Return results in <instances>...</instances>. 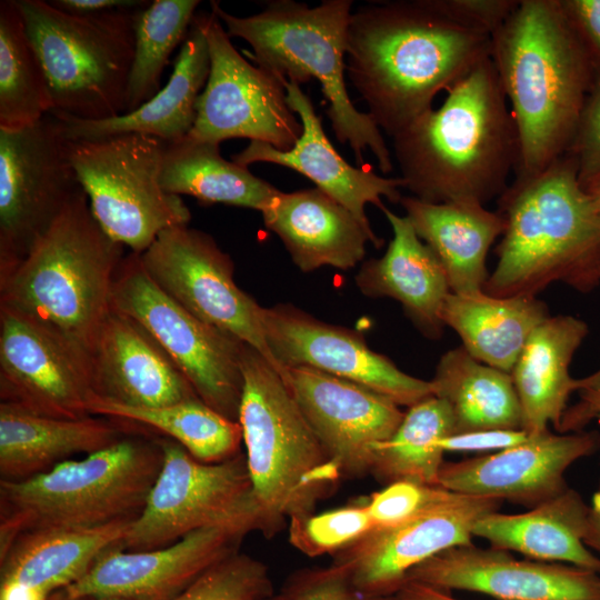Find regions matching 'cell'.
<instances>
[{
	"label": "cell",
	"instance_id": "obj_1",
	"mask_svg": "<svg viewBox=\"0 0 600 600\" xmlns=\"http://www.w3.org/2000/svg\"><path fill=\"white\" fill-rule=\"evenodd\" d=\"M491 57V37L464 28L431 0L382 1L351 13L346 72L391 139Z\"/></svg>",
	"mask_w": 600,
	"mask_h": 600
},
{
	"label": "cell",
	"instance_id": "obj_2",
	"mask_svg": "<svg viewBox=\"0 0 600 600\" xmlns=\"http://www.w3.org/2000/svg\"><path fill=\"white\" fill-rule=\"evenodd\" d=\"M491 60L517 129L516 177L534 176L568 152L597 63L560 0H519Z\"/></svg>",
	"mask_w": 600,
	"mask_h": 600
},
{
	"label": "cell",
	"instance_id": "obj_3",
	"mask_svg": "<svg viewBox=\"0 0 600 600\" xmlns=\"http://www.w3.org/2000/svg\"><path fill=\"white\" fill-rule=\"evenodd\" d=\"M403 188L431 203L486 204L508 188L518 134L491 57L392 138Z\"/></svg>",
	"mask_w": 600,
	"mask_h": 600
},
{
	"label": "cell",
	"instance_id": "obj_4",
	"mask_svg": "<svg viewBox=\"0 0 600 600\" xmlns=\"http://www.w3.org/2000/svg\"><path fill=\"white\" fill-rule=\"evenodd\" d=\"M498 211L504 230L487 294L536 297L554 282L588 292L600 284V214L571 154L534 176L516 177Z\"/></svg>",
	"mask_w": 600,
	"mask_h": 600
},
{
	"label": "cell",
	"instance_id": "obj_5",
	"mask_svg": "<svg viewBox=\"0 0 600 600\" xmlns=\"http://www.w3.org/2000/svg\"><path fill=\"white\" fill-rule=\"evenodd\" d=\"M123 258V246L101 229L82 189L26 257L0 274V306L53 330L88 361Z\"/></svg>",
	"mask_w": 600,
	"mask_h": 600
},
{
	"label": "cell",
	"instance_id": "obj_6",
	"mask_svg": "<svg viewBox=\"0 0 600 600\" xmlns=\"http://www.w3.org/2000/svg\"><path fill=\"white\" fill-rule=\"evenodd\" d=\"M210 8L229 37L250 44L252 51L244 50L243 54L256 66L299 86L312 78L319 81L329 102L327 116L332 131L340 143H349L358 164H363V153L369 149L383 174L393 170L381 130L368 112L354 107L344 80L351 0H323L316 7L273 0L249 17L233 16L217 1H211Z\"/></svg>",
	"mask_w": 600,
	"mask_h": 600
},
{
	"label": "cell",
	"instance_id": "obj_7",
	"mask_svg": "<svg viewBox=\"0 0 600 600\" xmlns=\"http://www.w3.org/2000/svg\"><path fill=\"white\" fill-rule=\"evenodd\" d=\"M238 422L266 537L287 520L314 513L342 476L330 460L274 367L244 344Z\"/></svg>",
	"mask_w": 600,
	"mask_h": 600
},
{
	"label": "cell",
	"instance_id": "obj_8",
	"mask_svg": "<svg viewBox=\"0 0 600 600\" xmlns=\"http://www.w3.org/2000/svg\"><path fill=\"white\" fill-rule=\"evenodd\" d=\"M154 443L121 439L23 480H0V557L22 533L136 519L162 466Z\"/></svg>",
	"mask_w": 600,
	"mask_h": 600
},
{
	"label": "cell",
	"instance_id": "obj_9",
	"mask_svg": "<svg viewBox=\"0 0 600 600\" xmlns=\"http://www.w3.org/2000/svg\"><path fill=\"white\" fill-rule=\"evenodd\" d=\"M16 2L47 78L51 112L93 121L123 114L138 10L78 16L44 0Z\"/></svg>",
	"mask_w": 600,
	"mask_h": 600
},
{
	"label": "cell",
	"instance_id": "obj_10",
	"mask_svg": "<svg viewBox=\"0 0 600 600\" xmlns=\"http://www.w3.org/2000/svg\"><path fill=\"white\" fill-rule=\"evenodd\" d=\"M157 441L162 466L143 509L120 543L122 549H159L208 528L266 536L244 453L207 463L170 438Z\"/></svg>",
	"mask_w": 600,
	"mask_h": 600
},
{
	"label": "cell",
	"instance_id": "obj_11",
	"mask_svg": "<svg viewBox=\"0 0 600 600\" xmlns=\"http://www.w3.org/2000/svg\"><path fill=\"white\" fill-rule=\"evenodd\" d=\"M69 158L101 229L131 252H144L191 212L160 184L163 141L141 133L69 140Z\"/></svg>",
	"mask_w": 600,
	"mask_h": 600
},
{
	"label": "cell",
	"instance_id": "obj_12",
	"mask_svg": "<svg viewBox=\"0 0 600 600\" xmlns=\"http://www.w3.org/2000/svg\"><path fill=\"white\" fill-rule=\"evenodd\" d=\"M110 308L139 322L163 348L209 407L239 419L243 343L199 320L167 293L144 270L140 254L121 261L111 288Z\"/></svg>",
	"mask_w": 600,
	"mask_h": 600
},
{
	"label": "cell",
	"instance_id": "obj_13",
	"mask_svg": "<svg viewBox=\"0 0 600 600\" xmlns=\"http://www.w3.org/2000/svg\"><path fill=\"white\" fill-rule=\"evenodd\" d=\"M68 142L51 112L29 127L0 129V274L26 257L82 190Z\"/></svg>",
	"mask_w": 600,
	"mask_h": 600
},
{
	"label": "cell",
	"instance_id": "obj_14",
	"mask_svg": "<svg viewBox=\"0 0 600 600\" xmlns=\"http://www.w3.org/2000/svg\"><path fill=\"white\" fill-rule=\"evenodd\" d=\"M142 266L171 299L204 323L259 351L281 374L261 323V306L233 280V262L213 238L198 229L177 226L162 231L140 253Z\"/></svg>",
	"mask_w": 600,
	"mask_h": 600
},
{
	"label": "cell",
	"instance_id": "obj_15",
	"mask_svg": "<svg viewBox=\"0 0 600 600\" xmlns=\"http://www.w3.org/2000/svg\"><path fill=\"white\" fill-rule=\"evenodd\" d=\"M203 14L210 72L188 136L216 143L249 139L291 149L302 123L287 102L282 81L240 54L212 11Z\"/></svg>",
	"mask_w": 600,
	"mask_h": 600
},
{
	"label": "cell",
	"instance_id": "obj_16",
	"mask_svg": "<svg viewBox=\"0 0 600 600\" xmlns=\"http://www.w3.org/2000/svg\"><path fill=\"white\" fill-rule=\"evenodd\" d=\"M502 502L444 489L414 514L374 528L337 551L331 562L346 569L363 593L392 597L413 568L449 548L471 543L476 523Z\"/></svg>",
	"mask_w": 600,
	"mask_h": 600
},
{
	"label": "cell",
	"instance_id": "obj_17",
	"mask_svg": "<svg viewBox=\"0 0 600 600\" xmlns=\"http://www.w3.org/2000/svg\"><path fill=\"white\" fill-rule=\"evenodd\" d=\"M261 323L268 348L283 370L313 368L408 408L433 396L430 381L403 372L353 330L323 322L289 303L262 307Z\"/></svg>",
	"mask_w": 600,
	"mask_h": 600
},
{
	"label": "cell",
	"instance_id": "obj_18",
	"mask_svg": "<svg viewBox=\"0 0 600 600\" xmlns=\"http://www.w3.org/2000/svg\"><path fill=\"white\" fill-rule=\"evenodd\" d=\"M93 392L87 359L43 324L0 306V397L30 412L80 419Z\"/></svg>",
	"mask_w": 600,
	"mask_h": 600
},
{
	"label": "cell",
	"instance_id": "obj_19",
	"mask_svg": "<svg viewBox=\"0 0 600 600\" xmlns=\"http://www.w3.org/2000/svg\"><path fill=\"white\" fill-rule=\"evenodd\" d=\"M286 384L342 478L371 473L376 448L389 440L404 412L389 398L309 367L288 368Z\"/></svg>",
	"mask_w": 600,
	"mask_h": 600
},
{
	"label": "cell",
	"instance_id": "obj_20",
	"mask_svg": "<svg viewBox=\"0 0 600 600\" xmlns=\"http://www.w3.org/2000/svg\"><path fill=\"white\" fill-rule=\"evenodd\" d=\"M407 582L466 590L497 600H600V573L576 567L519 560L509 551L472 542L449 548L413 568ZM406 582V583H407Z\"/></svg>",
	"mask_w": 600,
	"mask_h": 600
},
{
	"label": "cell",
	"instance_id": "obj_21",
	"mask_svg": "<svg viewBox=\"0 0 600 600\" xmlns=\"http://www.w3.org/2000/svg\"><path fill=\"white\" fill-rule=\"evenodd\" d=\"M600 448L597 431L531 434L523 443L458 462H444L438 487L536 507L563 492L564 473Z\"/></svg>",
	"mask_w": 600,
	"mask_h": 600
},
{
	"label": "cell",
	"instance_id": "obj_22",
	"mask_svg": "<svg viewBox=\"0 0 600 600\" xmlns=\"http://www.w3.org/2000/svg\"><path fill=\"white\" fill-rule=\"evenodd\" d=\"M243 538L230 530L208 528L159 549L111 547L82 578L64 588L66 600H170L214 563L238 551Z\"/></svg>",
	"mask_w": 600,
	"mask_h": 600
},
{
	"label": "cell",
	"instance_id": "obj_23",
	"mask_svg": "<svg viewBox=\"0 0 600 600\" xmlns=\"http://www.w3.org/2000/svg\"><path fill=\"white\" fill-rule=\"evenodd\" d=\"M93 396L132 408L199 398L173 360L134 319L110 310L88 359Z\"/></svg>",
	"mask_w": 600,
	"mask_h": 600
},
{
	"label": "cell",
	"instance_id": "obj_24",
	"mask_svg": "<svg viewBox=\"0 0 600 600\" xmlns=\"http://www.w3.org/2000/svg\"><path fill=\"white\" fill-rule=\"evenodd\" d=\"M287 93V102L299 116L302 133L289 150H279L261 141H250L248 147L231 156L238 164L248 167L254 162H269L292 169L310 179L319 190L331 197L368 230L373 232L366 214V206L386 207L382 198L400 202L403 197L400 177L390 178L374 173L371 169L356 168L348 163L326 136L321 118L317 116L312 101L292 81L280 79Z\"/></svg>",
	"mask_w": 600,
	"mask_h": 600
},
{
	"label": "cell",
	"instance_id": "obj_25",
	"mask_svg": "<svg viewBox=\"0 0 600 600\" xmlns=\"http://www.w3.org/2000/svg\"><path fill=\"white\" fill-rule=\"evenodd\" d=\"M261 213L266 228L278 236L302 272L326 266L349 270L363 259L368 242L374 248L383 243L318 188L279 191Z\"/></svg>",
	"mask_w": 600,
	"mask_h": 600
},
{
	"label": "cell",
	"instance_id": "obj_26",
	"mask_svg": "<svg viewBox=\"0 0 600 600\" xmlns=\"http://www.w3.org/2000/svg\"><path fill=\"white\" fill-rule=\"evenodd\" d=\"M210 72L204 14H196L174 60L167 84L130 113L103 120H82L53 113L69 140H96L141 133L164 142L184 138L197 119V102Z\"/></svg>",
	"mask_w": 600,
	"mask_h": 600
},
{
	"label": "cell",
	"instance_id": "obj_27",
	"mask_svg": "<svg viewBox=\"0 0 600 600\" xmlns=\"http://www.w3.org/2000/svg\"><path fill=\"white\" fill-rule=\"evenodd\" d=\"M381 211L391 226L392 240L381 258L362 264L356 283L367 297H388L400 302L420 332L437 339L444 328L441 308L450 293L446 272L406 216L400 217L387 207Z\"/></svg>",
	"mask_w": 600,
	"mask_h": 600
},
{
	"label": "cell",
	"instance_id": "obj_28",
	"mask_svg": "<svg viewBox=\"0 0 600 600\" xmlns=\"http://www.w3.org/2000/svg\"><path fill=\"white\" fill-rule=\"evenodd\" d=\"M418 237L441 263L453 293L483 291L490 247L502 236L504 219L473 202L431 203L412 196L399 202Z\"/></svg>",
	"mask_w": 600,
	"mask_h": 600
},
{
	"label": "cell",
	"instance_id": "obj_29",
	"mask_svg": "<svg viewBox=\"0 0 600 600\" xmlns=\"http://www.w3.org/2000/svg\"><path fill=\"white\" fill-rule=\"evenodd\" d=\"M588 326L573 316L548 317L531 332L510 374L520 402L521 429L530 434L558 430L576 379L569 367Z\"/></svg>",
	"mask_w": 600,
	"mask_h": 600
},
{
	"label": "cell",
	"instance_id": "obj_30",
	"mask_svg": "<svg viewBox=\"0 0 600 600\" xmlns=\"http://www.w3.org/2000/svg\"><path fill=\"white\" fill-rule=\"evenodd\" d=\"M121 439L120 429L110 420L93 416L53 418L1 402V479H28L69 460L72 454H90Z\"/></svg>",
	"mask_w": 600,
	"mask_h": 600
},
{
	"label": "cell",
	"instance_id": "obj_31",
	"mask_svg": "<svg viewBox=\"0 0 600 600\" xmlns=\"http://www.w3.org/2000/svg\"><path fill=\"white\" fill-rule=\"evenodd\" d=\"M587 504L574 489L518 514L493 512L480 519L473 537L489 541L490 547L513 550L537 561L566 562L600 573V558L583 542Z\"/></svg>",
	"mask_w": 600,
	"mask_h": 600
},
{
	"label": "cell",
	"instance_id": "obj_32",
	"mask_svg": "<svg viewBox=\"0 0 600 600\" xmlns=\"http://www.w3.org/2000/svg\"><path fill=\"white\" fill-rule=\"evenodd\" d=\"M132 520L90 529H49L20 534L0 557L1 583L48 596L82 578L111 547L120 546Z\"/></svg>",
	"mask_w": 600,
	"mask_h": 600
},
{
	"label": "cell",
	"instance_id": "obj_33",
	"mask_svg": "<svg viewBox=\"0 0 600 600\" xmlns=\"http://www.w3.org/2000/svg\"><path fill=\"white\" fill-rule=\"evenodd\" d=\"M536 297L498 298L484 291L450 292L440 319L453 329L462 347L478 361L510 373L531 332L548 318Z\"/></svg>",
	"mask_w": 600,
	"mask_h": 600
},
{
	"label": "cell",
	"instance_id": "obj_34",
	"mask_svg": "<svg viewBox=\"0 0 600 600\" xmlns=\"http://www.w3.org/2000/svg\"><path fill=\"white\" fill-rule=\"evenodd\" d=\"M162 189L206 203H223L262 212L279 193L248 167L226 160L220 143L190 136L164 142L160 170Z\"/></svg>",
	"mask_w": 600,
	"mask_h": 600
},
{
	"label": "cell",
	"instance_id": "obj_35",
	"mask_svg": "<svg viewBox=\"0 0 600 600\" xmlns=\"http://www.w3.org/2000/svg\"><path fill=\"white\" fill-rule=\"evenodd\" d=\"M430 382L433 396L450 407L454 433L522 427L511 374L478 361L462 346L442 354Z\"/></svg>",
	"mask_w": 600,
	"mask_h": 600
},
{
	"label": "cell",
	"instance_id": "obj_36",
	"mask_svg": "<svg viewBox=\"0 0 600 600\" xmlns=\"http://www.w3.org/2000/svg\"><path fill=\"white\" fill-rule=\"evenodd\" d=\"M89 411L92 416L151 427L202 462H222L240 453V423L222 416L200 398L158 408H132L92 396Z\"/></svg>",
	"mask_w": 600,
	"mask_h": 600
},
{
	"label": "cell",
	"instance_id": "obj_37",
	"mask_svg": "<svg viewBox=\"0 0 600 600\" xmlns=\"http://www.w3.org/2000/svg\"><path fill=\"white\" fill-rule=\"evenodd\" d=\"M453 433L450 407L431 396L408 408L393 436L376 448L370 474L386 486L397 481L437 486L444 463L440 441Z\"/></svg>",
	"mask_w": 600,
	"mask_h": 600
},
{
	"label": "cell",
	"instance_id": "obj_38",
	"mask_svg": "<svg viewBox=\"0 0 600 600\" xmlns=\"http://www.w3.org/2000/svg\"><path fill=\"white\" fill-rule=\"evenodd\" d=\"M53 110L47 78L16 0L0 1V129L29 127Z\"/></svg>",
	"mask_w": 600,
	"mask_h": 600
},
{
	"label": "cell",
	"instance_id": "obj_39",
	"mask_svg": "<svg viewBox=\"0 0 600 600\" xmlns=\"http://www.w3.org/2000/svg\"><path fill=\"white\" fill-rule=\"evenodd\" d=\"M199 4L198 0H153L134 13V53L124 113L133 112L160 90L162 72L183 43Z\"/></svg>",
	"mask_w": 600,
	"mask_h": 600
},
{
	"label": "cell",
	"instance_id": "obj_40",
	"mask_svg": "<svg viewBox=\"0 0 600 600\" xmlns=\"http://www.w3.org/2000/svg\"><path fill=\"white\" fill-rule=\"evenodd\" d=\"M274 591L268 567L234 551L170 600H264Z\"/></svg>",
	"mask_w": 600,
	"mask_h": 600
},
{
	"label": "cell",
	"instance_id": "obj_41",
	"mask_svg": "<svg viewBox=\"0 0 600 600\" xmlns=\"http://www.w3.org/2000/svg\"><path fill=\"white\" fill-rule=\"evenodd\" d=\"M373 529L366 498L330 511L289 520V542L308 557L334 554Z\"/></svg>",
	"mask_w": 600,
	"mask_h": 600
},
{
	"label": "cell",
	"instance_id": "obj_42",
	"mask_svg": "<svg viewBox=\"0 0 600 600\" xmlns=\"http://www.w3.org/2000/svg\"><path fill=\"white\" fill-rule=\"evenodd\" d=\"M264 600H392V597L363 593L356 588L346 569L331 562L296 570Z\"/></svg>",
	"mask_w": 600,
	"mask_h": 600
},
{
	"label": "cell",
	"instance_id": "obj_43",
	"mask_svg": "<svg viewBox=\"0 0 600 600\" xmlns=\"http://www.w3.org/2000/svg\"><path fill=\"white\" fill-rule=\"evenodd\" d=\"M443 488L410 481H397L366 498L373 529L397 523L437 499Z\"/></svg>",
	"mask_w": 600,
	"mask_h": 600
},
{
	"label": "cell",
	"instance_id": "obj_44",
	"mask_svg": "<svg viewBox=\"0 0 600 600\" xmlns=\"http://www.w3.org/2000/svg\"><path fill=\"white\" fill-rule=\"evenodd\" d=\"M567 153L576 160L581 186L600 176V66Z\"/></svg>",
	"mask_w": 600,
	"mask_h": 600
},
{
	"label": "cell",
	"instance_id": "obj_45",
	"mask_svg": "<svg viewBox=\"0 0 600 600\" xmlns=\"http://www.w3.org/2000/svg\"><path fill=\"white\" fill-rule=\"evenodd\" d=\"M456 23L491 37L509 18L519 0H431Z\"/></svg>",
	"mask_w": 600,
	"mask_h": 600
},
{
	"label": "cell",
	"instance_id": "obj_46",
	"mask_svg": "<svg viewBox=\"0 0 600 600\" xmlns=\"http://www.w3.org/2000/svg\"><path fill=\"white\" fill-rule=\"evenodd\" d=\"M531 437L522 429H490L454 433L440 441L444 452H497L526 442Z\"/></svg>",
	"mask_w": 600,
	"mask_h": 600
},
{
	"label": "cell",
	"instance_id": "obj_47",
	"mask_svg": "<svg viewBox=\"0 0 600 600\" xmlns=\"http://www.w3.org/2000/svg\"><path fill=\"white\" fill-rule=\"evenodd\" d=\"M560 3L597 66H600V0H560Z\"/></svg>",
	"mask_w": 600,
	"mask_h": 600
},
{
	"label": "cell",
	"instance_id": "obj_48",
	"mask_svg": "<svg viewBox=\"0 0 600 600\" xmlns=\"http://www.w3.org/2000/svg\"><path fill=\"white\" fill-rule=\"evenodd\" d=\"M54 8L71 14L89 16L113 11H137L146 8V0H50Z\"/></svg>",
	"mask_w": 600,
	"mask_h": 600
},
{
	"label": "cell",
	"instance_id": "obj_49",
	"mask_svg": "<svg viewBox=\"0 0 600 600\" xmlns=\"http://www.w3.org/2000/svg\"><path fill=\"white\" fill-rule=\"evenodd\" d=\"M581 400L576 406L567 408L558 430L578 432L592 419L600 421V394L580 393Z\"/></svg>",
	"mask_w": 600,
	"mask_h": 600
},
{
	"label": "cell",
	"instance_id": "obj_50",
	"mask_svg": "<svg viewBox=\"0 0 600 600\" xmlns=\"http://www.w3.org/2000/svg\"><path fill=\"white\" fill-rule=\"evenodd\" d=\"M583 542L600 558V479L589 504Z\"/></svg>",
	"mask_w": 600,
	"mask_h": 600
},
{
	"label": "cell",
	"instance_id": "obj_51",
	"mask_svg": "<svg viewBox=\"0 0 600 600\" xmlns=\"http://www.w3.org/2000/svg\"><path fill=\"white\" fill-rule=\"evenodd\" d=\"M392 600H460L449 591L440 590L419 582H407Z\"/></svg>",
	"mask_w": 600,
	"mask_h": 600
},
{
	"label": "cell",
	"instance_id": "obj_52",
	"mask_svg": "<svg viewBox=\"0 0 600 600\" xmlns=\"http://www.w3.org/2000/svg\"><path fill=\"white\" fill-rule=\"evenodd\" d=\"M574 387L580 393L600 394V369L588 377L576 379Z\"/></svg>",
	"mask_w": 600,
	"mask_h": 600
},
{
	"label": "cell",
	"instance_id": "obj_53",
	"mask_svg": "<svg viewBox=\"0 0 600 600\" xmlns=\"http://www.w3.org/2000/svg\"><path fill=\"white\" fill-rule=\"evenodd\" d=\"M582 188L590 197L596 210L600 214V176L584 183Z\"/></svg>",
	"mask_w": 600,
	"mask_h": 600
},
{
	"label": "cell",
	"instance_id": "obj_54",
	"mask_svg": "<svg viewBox=\"0 0 600 600\" xmlns=\"http://www.w3.org/2000/svg\"><path fill=\"white\" fill-rule=\"evenodd\" d=\"M90 600H126V599H121V598H117V597H97V598H92Z\"/></svg>",
	"mask_w": 600,
	"mask_h": 600
}]
</instances>
